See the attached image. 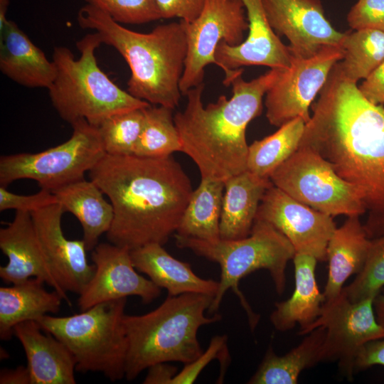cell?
<instances>
[{
    "label": "cell",
    "instance_id": "2",
    "mask_svg": "<svg viewBox=\"0 0 384 384\" xmlns=\"http://www.w3.org/2000/svg\"><path fill=\"white\" fill-rule=\"evenodd\" d=\"M112 205L110 242L130 250L164 245L176 232L193 192L191 181L173 156H104L88 172Z\"/></svg>",
    "mask_w": 384,
    "mask_h": 384
},
{
    "label": "cell",
    "instance_id": "32",
    "mask_svg": "<svg viewBox=\"0 0 384 384\" xmlns=\"http://www.w3.org/2000/svg\"><path fill=\"white\" fill-rule=\"evenodd\" d=\"M174 109L149 105L144 108V119L134 155L166 157L181 151L182 144L173 116Z\"/></svg>",
    "mask_w": 384,
    "mask_h": 384
},
{
    "label": "cell",
    "instance_id": "25",
    "mask_svg": "<svg viewBox=\"0 0 384 384\" xmlns=\"http://www.w3.org/2000/svg\"><path fill=\"white\" fill-rule=\"evenodd\" d=\"M370 242L359 215L348 216L336 228L326 247L329 271L323 293L326 301L338 296L346 279L362 270Z\"/></svg>",
    "mask_w": 384,
    "mask_h": 384
},
{
    "label": "cell",
    "instance_id": "8",
    "mask_svg": "<svg viewBox=\"0 0 384 384\" xmlns=\"http://www.w3.org/2000/svg\"><path fill=\"white\" fill-rule=\"evenodd\" d=\"M126 303L127 298L105 302L72 316L46 314L36 321L66 346L77 370L101 373L116 381L125 377Z\"/></svg>",
    "mask_w": 384,
    "mask_h": 384
},
{
    "label": "cell",
    "instance_id": "24",
    "mask_svg": "<svg viewBox=\"0 0 384 384\" xmlns=\"http://www.w3.org/2000/svg\"><path fill=\"white\" fill-rule=\"evenodd\" d=\"M220 218V238L238 240L247 237L255 223L261 200L272 185L246 170L224 181Z\"/></svg>",
    "mask_w": 384,
    "mask_h": 384
},
{
    "label": "cell",
    "instance_id": "31",
    "mask_svg": "<svg viewBox=\"0 0 384 384\" xmlns=\"http://www.w3.org/2000/svg\"><path fill=\"white\" fill-rule=\"evenodd\" d=\"M343 58L338 66L348 79H365L384 62V31L361 29L345 33L341 43Z\"/></svg>",
    "mask_w": 384,
    "mask_h": 384
},
{
    "label": "cell",
    "instance_id": "17",
    "mask_svg": "<svg viewBox=\"0 0 384 384\" xmlns=\"http://www.w3.org/2000/svg\"><path fill=\"white\" fill-rule=\"evenodd\" d=\"M248 21V36L238 46L224 41L218 46L215 58L225 73L223 84L242 74V66L262 65L285 69L291 63L289 46H285L271 27L262 0H241Z\"/></svg>",
    "mask_w": 384,
    "mask_h": 384
},
{
    "label": "cell",
    "instance_id": "14",
    "mask_svg": "<svg viewBox=\"0 0 384 384\" xmlns=\"http://www.w3.org/2000/svg\"><path fill=\"white\" fill-rule=\"evenodd\" d=\"M265 220L284 235L295 253L326 260V247L336 228L331 215L289 196L273 184L265 193L256 218Z\"/></svg>",
    "mask_w": 384,
    "mask_h": 384
},
{
    "label": "cell",
    "instance_id": "33",
    "mask_svg": "<svg viewBox=\"0 0 384 384\" xmlns=\"http://www.w3.org/2000/svg\"><path fill=\"white\" fill-rule=\"evenodd\" d=\"M144 108L112 114L97 127L106 154H134L143 127Z\"/></svg>",
    "mask_w": 384,
    "mask_h": 384
},
{
    "label": "cell",
    "instance_id": "36",
    "mask_svg": "<svg viewBox=\"0 0 384 384\" xmlns=\"http://www.w3.org/2000/svg\"><path fill=\"white\" fill-rule=\"evenodd\" d=\"M227 338L226 335L213 336L206 351L193 361L184 365L182 370L174 376L171 384L193 383L206 365L214 359H218L220 363L223 373V368L225 369L230 360Z\"/></svg>",
    "mask_w": 384,
    "mask_h": 384
},
{
    "label": "cell",
    "instance_id": "12",
    "mask_svg": "<svg viewBox=\"0 0 384 384\" xmlns=\"http://www.w3.org/2000/svg\"><path fill=\"white\" fill-rule=\"evenodd\" d=\"M184 25L187 55L180 82L182 95L203 83L208 65H218L215 53L220 43L234 46L245 40L248 21L241 0H205L199 16Z\"/></svg>",
    "mask_w": 384,
    "mask_h": 384
},
{
    "label": "cell",
    "instance_id": "16",
    "mask_svg": "<svg viewBox=\"0 0 384 384\" xmlns=\"http://www.w3.org/2000/svg\"><path fill=\"white\" fill-rule=\"evenodd\" d=\"M273 30L290 43L292 55L308 58L322 48L341 46L345 33L326 18L320 0H262Z\"/></svg>",
    "mask_w": 384,
    "mask_h": 384
},
{
    "label": "cell",
    "instance_id": "44",
    "mask_svg": "<svg viewBox=\"0 0 384 384\" xmlns=\"http://www.w3.org/2000/svg\"><path fill=\"white\" fill-rule=\"evenodd\" d=\"M373 308L378 322L384 327V292H380L374 298Z\"/></svg>",
    "mask_w": 384,
    "mask_h": 384
},
{
    "label": "cell",
    "instance_id": "23",
    "mask_svg": "<svg viewBox=\"0 0 384 384\" xmlns=\"http://www.w3.org/2000/svg\"><path fill=\"white\" fill-rule=\"evenodd\" d=\"M292 260L294 289L289 299L274 304L275 309L271 313L270 319L279 331L291 330L298 324L300 333L317 319L326 299L324 294L320 292L316 282L317 259L309 255L295 253Z\"/></svg>",
    "mask_w": 384,
    "mask_h": 384
},
{
    "label": "cell",
    "instance_id": "1",
    "mask_svg": "<svg viewBox=\"0 0 384 384\" xmlns=\"http://www.w3.org/2000/svg\"><path fill=\"white\" fill-rule=\"evenodd\" d=\"M299 145L319 154L358 192L370 239L384 236V107L368 101L357 82L331 69Z\"/></svg>",
    "mask_w": 384,
    "mask_h": 384
},
{
    "label": "cell",
    "instance_id": "7",
    "mask_svg": "<svg viewBox=\"0 0 384 384\" xmlns=\"http://www.w3.org/2000/svg\"><path fill=\"white\" fill-rule=\"evenodd\" d=\"M176 245L198 256L218 263L221 270L219 286L208 312L214 314L220 308L225 293L231 289L245 311L252 331L260 315L255 313L239 289L241 279L253 272L267 270L276 292L282 294L286 286V267L295 250L280 232L267 222L255 219L250 234L238 240H204L174 235Z\"/></svg>",
    "mask_w": 384,
    "mask_h": 384
},
{
    "label": "cell",
    "instance_id": "18",
    "mask_svg": "<svg viewBox=\"0 0 384 384\" xmlns=\"http://www.w3.org/2000/svg\"><path fill=\"white\" fill-rule=\"evenodd\" d=\"M62 206L55 203L31 213L41 245L51 270L64 291L80 294L95 272L88 263L85 243L69 240L63 231Z\"/></svg>",
    "mask_w": 384,
    "mask_h": 384
},
{
    "label": "cell",
    "instance_id": "41",
    "mask_svg": "<svg viewBox=\"0 0 384 384\" xmlns=\"http://www.w3.org/2000/svg\"><path fill=\"white\" fill-rule=\"evenodd\" d=\"M384 366V338L370 341L358 351L355 361V370L373 366Z\"/></svg>",
    "mask_w": 384,
    "mask_h": 384
},
{
    "label": "cell",
    "instance_id": "4",
    "mask_svg": "<svg viewBox=\"0 0 384 384\" xmlns=\"http://www.w3.org/2000/svg\"><path fill=\"white\" fill-rule=\"evenodd\" d=\"M79 26L100 34L128 64L127 92L151 105L174 110L181 97L180 82L187 55L184 21L160 24L149 33L132 31L89 4L78 13Z\"/></svg>",
    "mask_w": 384,
    "mask_h": 384
},
{
    "label": "cell",
    "instance_id": "34",
    "mask_svg": "<svg viewBox=\"0 0 384 384\" xmlns=\"http://www.w3.org/2000/svg\"><path fill=\"white\" fill-rule=\"evenodd\" d=\"M384 286V236L371 239L362 270L353 281L342 289L352 302L375 298Z\"/></svg>",
    "mask_w": 384,
    "mask_h": 384
},
{
    "label": "cell",
    "instance_id": "45",
    "mask_svg": "<svg viewBox=\"0 0 384 384\" xmlns=\"http://www.w3.org/2000/svg\"><path fill=\"white\" fill-rule=\"evenodd\" d=\"M9 5V0H0V28H1L8 21L6 18V13Z\"/></svg>",
    "mask_w": 384,
    "mask_h": 384
},
{
    "label": "cell",
    "instance_id": "22",
    "mask_svg": "<svg viewBox=\"0 0 384 384\" xmlns=\"http://www.w3.org/2000/svg\"><path fill=\"white\" fill-rule=\"evenodd\" d=\"M136 270L148 276L156 286L165 289L168 296L186 293L215 297L218 282L198 277L189 263L172 257L159 243H150L130 250Z\"/></svg>",
    "mask_w": 384,
    "mask_h": 384
},
{
    "label": "cell",
    "instance_id": "35",
    "mask_svg": "<svg viewBox=\"0 0 384 384\" xmlns=\"http://www.w3.org/2000/svg\"><path fill=\"white\" fill-rule=\"evenodd\" d=\"M119 23L142 24L161 19L154 0H85Z\"/></svg>",
    "mask_w": 384,
    "mask_h": 384
},
{
    "label": "cell",
    "instance_id": "42",
    "mask_svg": "<svg viewBox=\"0 0 384 384\" xmlns=\"http://www.w3.org/2000/svg\"><path fill=\"white\" fill-rule=\"evenodd\" d=\"M167 363H158L149 367L143 383L171 384L173 378L177 373V368Z\"/></svg>",
    "mask_w": 384,
    "mask_h": 384
},
{
    "label": "cell",
    "instance_id": "13",
    "mask_svg": "<svg viewBox=\"0 0 384 384\" xmlns=\"http://www.w3.org/2000/svg\"><path fill=\"white\" fill-rule=\"evenodd\" d=\"M343 54L341 46H335L324 47L308 58L291 54L289 66L282 70L265 94L266 117L270 124L279 127L297 117L307 123L312 101Z\"/></svg>",
    "mask_w": 384,
    "mask_h": 384
},
{
    "label": "cell",
    "instance_id": "19",
    "mask_svg": "<svg viewBox=\"0 0 384 384\" xmlns=\"http://www.w3.org/2000/svg\"><path fill=\"white\" fill-rule=\"evenodd\" d=\"M0 249L8 262L0 267V277L14 284L36 277L57 291L69 305L72 303L56 280L38 240L30 213L16 211L13 220L0 229Z\"/></svg>",
    "mask_w": 384,
    "mask_h": 384
},
{
    "label": "cell",
    "instance_id": "39",
    "mask_svg": "<svg viewBox=\"0 0 384 384\" xmlns=\"http://www.w3.org/2000/svg\"><path fill=\"white\" fill-rule=\"evenodd\" d=\"M161 18H178L194 21L201 14L205 0H154Z\"/></svg>",
    "mask_w": 384,
    "mask_h": 384
},
{
    "label": "cell",
    "instance_id": "28",
    "mask_svg": "<svg viewBox=\"0 0 384 384\" xmlns=\"http://www.w3.org/2000/svg\"><path fill=\"white\" fill-rule=\"evenodd\" d=\"M325 329L319 326L306 334L302 342L284 356H277L272 347L247 383L296 384L300 373L321 360Z\"/></svg>",
    "mask_w": 384,
    "mask_h": 384
},
{
    "label": "cell",
    "instance_id": "21",
    "mask_svg": "<svg viewBox=\"0 0 384 384\" xmlns=\"http://www.w3.org/2000/svg\"><path fill=\"white\" fill-rule=\"evenodd\" d=\"M0 70L15 82L31 88L48 89L56 67L13 21L0 28Z\"/></svg>",
    "mask_w": 384,
    "mask_h": 384
},
{
    "label": "cell",
    "instance_id": "40",
    "mask_svg": "<svg viewBox=\"0 0 384 384\" xmlns=\"http://www.w3.org/2000/svg\"><path fill=\"white\" fill-rule=\"evenodd\" d=\"M363 80L358 86L362 95L373 104L384 105V62Z\"/></svg>",
    "mask_w": 384,
    "mask_h": 384
},
{
    "label": "cell",
    "instance_id": "6",
    "mask_svg": "<svg viewBox=\"0 0 384 384\" xmlns=\"http://www.w3.org/2000/svg\"><path fill=\"white\" fill-rule=\"evenodd\" d=\"M101 44L100 34L94 32L77 41L78 59L67 47L53 49L57 72L48 95L59 116L70 125L84 119L98 127L112 114L151 105L121 89L101 70L95 56Z\"/></svg>",
    "mask_w": 384,
    "mask_h": 384
},
{
    "label": "cell",
    "instance_id": "29",
    "mask_svg": "<svg viewBox=\"0 0 384 384\" xmlns=\"http://www.w3.org/2000/svg\"><path fill=\"white\" fill-rule=\"evenodd\" d=\"M224 181L201 178L193 191L175 234L204 240L220 238Z\"/></svg>",
    "mask_w": 384,
    "mask_h": 384
},
{
    "label": "cell",
    "instance_id": "26",
    "mask_svg": "<svg viewBox=\"0 0 384 384\" xmlns=\"http://www.w3.org/2000/svg\"><path fill=\"white\" fill-rule=\"evenodd\" d=\"M45 282L36 277L0 287V338L10 340L14 328L27 321H37L57 313L63 300L55 290L48 292ZM64 301V300H63Z\"/></svg>",
    "mask_w": 384,
    "mask_h": 384
},
{
    "label": "cell",
    "instance_id": "27",
    "mask_svg": "<svg viewBox=\"0 0 384 384\" xmlns=\"http://www.w3.org/2000/svg\"><path fill=\"white\" fill-rule=\"evenodd\" d=\"M51 191L64 211L71 213L78 220L86 248L92 250L112 225V203L105 200V194L95 183L85 178Z\"/></svg>",
    "mask_w": 384,
    "mask_h": 384
},
{
    "label": "cell",
    "instance_id": "30",
    "mask_svg": "<svg viewBox=\"0 0 384 384\" xmlns=\"http://www.w3.org/2000/svg\"><path fill=\"white\" fill-rule=\"evenodd\" d=\"M306 122L295 118L279 127L274 133L248 146L247 170L270 179L275 169L286 161L298 149Z\"/></svg>",
    "mask_w": 384,
    "mask_h": 384
},
{
    "label": "cell",
    "instance_id": "38",
    "mask_svg": "<svg viewBox=\"0 0 384 384\" xmlns=\"http://www.w3.org/2000/svg\"><path fill=\"white\" fill-rule=\"evenodd\" d=\"M58 203L54 193L41 188L35 194L23 196L14 193L0 186V210H15L32 213L49 205Z\"/></svg>",
    "mask_w": 384,
    "mask_h": 384
},
{
    "label": "cell",
    "instance_id": "43",
    "mask_svg": "<svg viewBox=\"0 0 384 384\" xmlns=\"http://www.w3.org/2000/svg\"><path fill=\"white\" fill-rule=\"evenodd\" d=\"M1 384H31L27 366H19L14 369H2L0 373Z\"/></svg>",
    "mask_w": 384,
    "mask_h": 384
},
{
    "label": "cell",
    "instance_id": "5",
    "mask_svg": "<svg viewBox=\"0 0 384 384\" xmlns=\"http://www.w3.org/2000/svg\"><path fill=\"white\" fill-rule=\"evenodd\" d=\"M213 297L196 293L167 296L155 309L141 315H124L127 338L125 378H136L149 367L163 362L188 364L203 353L198 331L221 320L219 314L208 316Z\"/></svg>",
    "mask_w": 384,
    "mask_h": 384
},
{
    "label": "cell",
    "instance_id": "37",
    "mask_svg": "<svg viewBox=\"0 0 384 384\" xmlns=\"http://www.w3.org/2000/svg\"><path fill=\"white\" fill-rule=\"evenodd\" d=\"M347 21L354 31H384V0H358L349 11Z\"/></svg>",
    "mask_w": 384,
    "mask_h": 384
},
{
    "label": "cell",
    "instance_id": "9",
    "mask_svg": "<svg viewBox=\"0 0 384 384\" xmlns=\"http://www.w3.org/2000/svg\"><path fill=\"white\" fill-rule=\"evenodd\" d=\"M71 126V137L59 145L37 153L1 156L0 185L27 178L51 191L84 178L105 152L97 127L84 119Z\"/></svg>",
    "mask_w": 384,
    "mask_h": 384
},
{
    "label": "cell",
    "instance_id": "11",
    "mask_svg": "<svg viewBox=\"0 0 384 384\" xmlns=\"http://www.w3.org/2000/svg\"><path fill=\"white\" fill-rule=\"evenodd\" d=\"M373 300L368 298L352 302L341 292L338 296L325 301L317 319L299 334L306 335L322 326L325 329L322 361H336L340 370L351 378L356 358L362 346L384 338V327L377 321Z\"/></svg>",
    "mask_w": 384,
    "mask_h": 384
},
{
    "label": "cell",
    "instance_id": "3",
    "mask_svg": "<svg viewBox=\"0 0 384 384\" xmlns=\"http://www.w3.org/2000/svg\"><path fill=\"white\" fill-rule=\"evenodd\" d=\"M284 69L271 68L246 81L242 75L234 78L233 96L221 95L204 107L203 83L186 94L187 104L174 115L182 152L198 166L201 178L222 181L247 170L248 146L245 131L262 110V99Z\"/></svg>",
    "mask_w": 384,
    "mask_h": 384
},
{
    "label": "cell",
    "instance_id": "10",
    "mask_svg": "<svg viewBox=\"0 0 384 384\" xmlns=\"http://www.w3.org/2000/svg\"><path fill=\"white\" fill-rule=\"evenodd\" d=\"M272 184L295 200L326 215H365L355 188L313 149L297 150L272 174Z\"/></svg>",
    "mask_w": 384,
    "mask_h": 384
},
{
    "label": "cell",
    "instance_id": "20",
    "mask_svg": "<svg viewBox=\"0 0 384 384\" xmlns=\"http://www.w3.org/2000/svg\"><path fill=\"white\" fill-rule=\"evenodd\" d=\"M43 330L36 321L20 323L14 335L27 359L31 384H75L76 362L66 346Z\"/></svg>",
    "mask_w": 384,
    "mask_h": 384
},
{
    "label": "cell",
    "instance_id": "15",
    "mask_svg": "<svg viewBox=\"0 0 384 384\" xmlns=\"http://www.w3.org/2000/svg\"><path fill=\"white\" fill-rule=\"evenodd\" d=\"M95 272L79 294L78 304L85 311L102 302L136 296L149 304L161 294V288L134 267L130 250L110 243H98L92 250Z\"/></svg>",
    "mask_w": 384,
    "mask_h": 384
}]
</instances>
